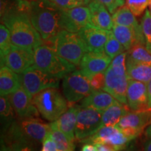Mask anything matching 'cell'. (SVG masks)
Here are the masks:
<instances>
[{
	"label": "cell",
	"mask_w": 151,
	"mask_h": 151,
	"mask_svg": "<svg viewBox=\"0 0 151 151\" xmlns=\"http://www.w3.org/2000/svg\"><path fill=\"white\" fill-rule=\"evenodd\" d=\"M61 58L69 63L79 67L85 54L89 52L88 47L78 33L62 29L52 40L46 42Z\"/></svg>",
	"instance_id": "cell-3"
},
{
	"label": "cell",
	"mask_w": 151,
	"mask_h": 151,
	"mask_svg": "<svg viewBox=\"0 0 151 151\" xmlns=\"http://www.w3.org/2000/svg\"><path fill=\"white\" fill-rule=\"evenodd\" d=\"M32 101L43 118L55 122L69 109V102L58 88H50L35 94Z\"/></svg>",
	"instance_id": "cell-4"
},
{
	"label": "cell",
	"mask_w": 151,
	"mask_h": 151,
	"mask_svg": "<svg viewBox=\"0 0 151 151\" xmlns=\"http://www.w3.org/2000/svg\"><path fill=\"white\" fill-rule=\"evenodd\" d=\"M37 143L23 137L1 134V151H37Z\"/></svg>",
	"instance_id": "cell-24"
},
{
	"label": "cell",
	"mask_w": 151,
	"mask_h": 151,
	"mask_svg": "<svg viewBox=\"0 0 151 151\" xmlns=\"http://www.w3.org/2000/svg\"><path fill=\"white\" fill-rule=\"evenodd\" d=\"M144 151H151V139L148 138V139L146 140L143 145Z\"/></svg>",
	"instance_id": "cell-43"
},
{
	"label": "cell",
	"mask_w": 151,
	"mask_h": 151,
	"mask_svg": "<svg viewBox=\"0 0 151 151\" xmlns=\"http://www.w3.org/2000/svg\"><path fill=\"white\" fill-rule=\"evenodd\" d=\"M95 146L97 147V151H118L116 150L111 145L107 144V143H96Z\"/></svg>",
	"instance_id": "cell-40"
},
{
	"label": "cell",
	"mask_w": 151,
	"mask_h": 151,
	"mask_svg": "<svg viewBox=\"0 0 151 151\" xmlns=\"http://www.w3.org/2000/svg\"><path fill=\"white\" fill-rule=\"evenodd\" d=\"M109 32V30L102 29L89 24L78 33L84 41L89 51L104 52V46Z\"/></svg>",
	"instance_id": "cell-18"
},
{
	"label": "cell",
	"mask_w": 151,
	"mask_h": 151,
	"mask_svg": "<svg viewBox=\"0 0 151 151\" xmlns=\"http://www.w3.org/2000/svg\"><path fill=\"white\" fill-rule=\"evenodd\" d=\"M141 24L146 41V47L151 53V14L148 9L145 11Z\"/></svg>",
	"instance_id": "cell-34"
},
{
	"label": "cell",
	"mask_w": 151,
	"mask_h": 151,
	"mask_svg": "<svg viewBox=\"0 0 151 151\" xmlns=\"http://www.w3.org/2000/svg\"><path fill=\"white\" fill-rule=\"evenodd\" d=\"M29 11V0H14L10 5L1 0V22L10 31L12 44L35 49L42 44L43 39L32 23Z\"/></svg>",
	"instance_id": "cell-1"
},
{
	"label": "cell",
	"mask_w": 151,
	"mask_h": 151,
	"mask_svg": "<svg viewBox=\"0 0 151 151\" xmlns=\"http://www.w3.org/2000/svg\"><path fill=\"white\" fill-rule=\"evenodd\" d=\"M77 1H78V2H80L83 6H86L89 4L92 0H77Z\"/></svg>",
	"instance_id": "cell-45"
},
{
	"label": "cell",
	"mask_w": 151,
	"mask_h": 151,
	"mask_svg": "<svg viewBox=\"0 0 151 151\" xmlns=\"http://www.w3.org/2000/svg\"><path fill=\"white\" fill-rule=\"evenodd\" d=\"M150 0H126V4L135 16H140L146 10Z\"/></svg>",
	"instance_id": "cell-35"
},
{
	"label": "cell",
	"mask_w": 151,
	"mask_h": 151,
	"mask_svg": "<svg viewBox=\"0 0 151 151\" xmlns=\"http://www.w3.org/2000/svg\"><path fill=\"white\" fill-rule=\"evenodd\" d=\"M112 32L126 50H129L135 44H142L146 46L143 29L141 31H136L127 26L114 24Z\"/></svg>",
	"instance_id": "cell-19"
},
{
	"label": "cell",
	"mask_w": 151,
	"mask_h": 151,
	"mask_svg": "<svg viewBox=\"0 0 151 151\" xmlns=\"http://www.w3.org/2000/svg\"><path fill=\"white\" fill-rule=\"evenodd\" d=\"M99 1L103 5H104L108 9L110 14H114L116 11L119 7L122 6L121 3L119 1V0H96Z\"/></svg>",
	"instance_id": "cell-38"
},
{
	"label": "cell",
	"mask_w": 151,
	"mask_h": 151,
	"mask_svg": "<svg viewBox=\"0 0 151 151\" xmlns=\"http://www.w3.org/2000/svg\"><path fill=\"white\" fill-rule=\"evenodd\" d=\"M147 90H148V98L149 107L151 109V78L147 83Z\"/></svg>",
	"instance_id": "cell-42"
},
{
	"label": "cell",
	"mask_w": 151,
	"mask_h": 151,
	"mask_svg": "<svg viewBox=\"0 0 151 151\" xmlns=\"http://www.w3.org/2000/svg\"><path fill=\"white\" fill-rule=\"evenodd\" d=\"M62 9H70L78 6H83L77 0H50Z\"/></svg>",
	"instance_id": "cell-37"
},
{
	"label": "cell",
	"mask_w": 151,
	"mask_h": 151,
	"mask_svg": "<svg viewBox=\"0 0 151 151\" xmlns=\"http://www.w3.org/2000/svg\"><path fill=\"white\" fill-rule=\"evenodd\" d=\"M81 151H97V147L93 143H87L83 146Z\"/></svg>",
	"instance_id": "cell-41"
},
{
	"label": "cell",
	"mask_w": 151,
	"mask_h": 151,
	"mask_svg": "<svg viewBox=\"0 0 151 151\" xmlns=\"http://www.w3.org/2000/svg\"><path fill=\"white\" fill-rule=\"evenodd\" d=\"M112 59L104 52L89 51L81 60L80 70L90 78L96 73L105 72L110 66Z\"/></svg>",
	"instance_id": "cell-15"
},
{
	"label": "cell",
	"mask_w": 151,
	"mask_h": 151,
	"mask_svg": "<svg viewBox=\"0 0 151 151\" xmlns=\"http://www.w3.org/2000/svg\"><path fill=\"white\" fill-rule=\"evenodd\" d=\"M12 46L11 41V34L8 27L3 23L0 25V55L1 60L8 53Z\"/></svg>",
	"instance_id": "cell-32"
},
{
	"label": "cell",
	"mask_w": 151,
	"mask_h": 151,
	"mask_svg": "<svg viewBox=\"0 0 151 151\" xmlns=\"http://www.w3.org/2000/svg\"><path fill=\"white\" fill-rule=\"evenodd\" d=\"M127 75L129 79L148 83L151 78V65L132 61L127 58Z\"/></svg>",
	"instance_id": "cell-26"
},
{
	"label": "cell",
	"mask_w": 151,
	"mask_h": 151,
	"mask_svg": "<svg viewBox=\"0 0 151 151\" xmlns=\"http://www.w3.org/2000/svg\"><path fill=\"white\" fill-rule=\"evenodd\" d=\"M89 24H91V15L88 7L78 6L70 9H64L62 11V29L78 33Z\"/></svg>",
	"instance_id": "cell-13"
},
{
	"label": "cell",
	"mask_w": 151,
	"mask_h": 151,
	"mask_svg": "<svg viewBox=\"0 0 151 151\" xmlns=\"http://www.w3.org/2000/svg\"><path fill=\"white\" fill-rule=\"evenodd\" d=\"M34 65L44 72L63 78L67 73L76 70V66L61 58L51 46L42 44L34 49Z\"/></svg>",
	"instance_id": "cell-5"
},
{
	"label": "cell",
	"mask_w": 151,
	"mask_h": 151,
	"mask_svg": "<svg viewBox=\"0 0 151 151\" xmlns=\"http://www.w3.org/2000/svg\"><path fill=\"white\" fill-rule=\"evenodd\" d=\"M120 151H135L134 149H132V148H125V149H123V150H120Z\"/></svg>",
	"instance_id": "cell-46"
},
{
	"label": "cell",
	"mask_w": 151,
	"mask_h": 151,
	"mask_svg": "<svg viewBox=\"0 0 151 151\" xmlns=\"http://www.w3.org/2000/svg\"><path fill=\"white\" fill-rule=\"evenodd\" d=\"M63 10L50 0H30V19L43 41L52 40L62 30Z\"/></svg>",
	"instance_id": "cell-2"
},
{
	"label": "cell",
	"mask_w": 151,
	"mask_h": 151,
	"mask_svg": "<svg viewBox=\"0 0 151 151\" xmlns=\"http://www.w3.org/2000/svg\"><path fill=\"white\" fill-rule=\"evenodd\" d=\"M151 124V109L128 112L120 119L118 127L132 140L141 134L146 126Z\"/></svg>",
	"instance_id": "cell-11"
},
{
	"label": "cell",
	"mask_w": 151,
	"mask_h": 151,
	"mask_svg": "<svg viewBox=\"0 0 151 151\" xmlns=\"http://www.w3.org/2000/svg\"><path fill=\"white\" fill-rule=\"evenodd\" d=\"M113 23L120 25L127 26L131 27L136 31H141V24L138 23L134 14L132 12L127 5H123L116 11L112 15Z\"/></svg>",
	"instance_id": "cell-27"
},
{
	"label": "cell",
	"mask_w": 151,
	"mask_h": 151,
	"mask_svg": "<svg viewBox=\"0 0 151 151\" xmlns=\"http://www.w3.org/2000/svg\"><path fill=\"white\" fill-rule=\"evenodd\" d=\"M117 101L116 98L105 90H93L88 97L81 100L80 106L104 111Z\"/></svg>",
	"instance_id": "cell-22"
},
{
	"label": "cell",
	"mask_w": 151,
	"mask_h": 151,
	"mask_svg": "<svg viewBox=\"0 0 151 151\" xmlns=\"http://www.w3.org/2000/svg\"><path fill=\"white\" fill-rule=\"evenodd\" d=\"M88 6L91 15V24L102 29L110 31L113 29L112 16L106 7L96 0H92Z\"/></svg>",
	"instance_id": "cell-20"
},
{
	"label": "cell",
	"mask_w": 151,
	"mask_h": 151,
	"mask_svg": "<svg viewBox=\"0 0 151 151\" xmlns=\"http://www.w3.org/2000/svg\"><path fill=\"white\" fill-rule=\"evenodd\" d=\"M106 84L104 90L113 95L118 101L127 104V91L129 78L127 75L116 74L110 66L105 72Z\"/></svg>",
	"instance_id": "cell-17"
},
{
	"label": "cell",
	"mask_w": 151,
	"mask_h": 151,
	"mask_svg": "<svg viewBox=\"0 0 151 151\" xmlns=\"http://www.w3.org/2000/svg\"><path fill=\"white\" fill-rule=\"evenodd\" d=\"M50 125V135L56 143L58 151H74V143L68 139L65 134L58 127L55 122H52Z\"/></svg>",
	"instance_id": "cell-29"
},
{
	"label": "cell",
	"mask_w": 151,
	"mask_h": 151,
	"mask_svg": "<svg viewBox=\"0 0 151 151\" xmlns=\"http://www.w3.org/2000/svg\"><path fill=\"white\" fill-rule=\"evenodd\" d=\"M146 135L148 138H150V139H151V124L148 126V127L146 128Z\"/></svg>",
	"instance_id": "cell-44"
},
{
	"label": "cell",
	"mask_w": 151,
	"mask_h": 151,
	"mask_svg": "<svg viewBox=\"0 0 151 151\" xmlns=\"http://www.w3.org/2000/svg\"><path fill=\"white\" fill-rule=\"evenodd\" d=\"M7 97L19 118H39L40 113L34 104L32 97L22 86Z\"/></svg>",
	"instance_id": "cell-14"
},
{
	"label": "cell",
	"mask_w": 151,
	"mask_h": 151,
	"mask_svg": "<svg viewBox=\"0 0 151 151\" xmlns=\"http://www.w3.org/2000/svg\"><path fill=\"white\" fill-rule=\"evenodd\" d=\"M50 132V124H47L39 118H18L1 132L21 137L39 144L43 141Z\"/></svg>",
	"instance_id": "cell-6"
},
{
	"label": "cell",
	"mask_w": 151,
	"mask_h": 151,
	"mask_svg": "<svg viewBox=\"0 0 151 151\" xmlns=\"http://www.w3.org/2000/svg\"><path fill=\"white\" fill-rule=\"evenodd\" d=\"M132 141L127 137L117 125L105 126L91 137L81 141L84 143H103L111 145L118 151L127 148L129 142Z\"/></svg>",
	"instance_id": "cell-10"
},
{
	"label": "cell",
	"mask_w": 151,
	"mask_h": 151,
	"mask_svg": "<svg viewBox=\"0 0 151 151\" xmlns=\"http://www.w3.org/2000/svg\"><path fill=\"white\" fill-rule=\"evenodd\" d=\"M127 58L138 63L151 65V53L144 45H134L128 50Z\"/></svg>",
	"instance_id": "cell-30"
},
{
	"label": "cell",
	"mask_w": 151,
	"mask_h": 151,
	"mask_svg": "<svg viewBox=\"0 0 151 151\" xmlns=\"http://www.w3.org/2000/svg\"><path fill=\"white\" fill-rule=\"evenodd\" d=\"M62 91L69 104L73 105L93 91L89 77L80 69L67 73L62 81Z\"/></svg>",
	"instance_id": "cell-8"
},
{
	"label": "cell",
	"mask_w": 151,
	"mask_h": 151,
	"mask_svg": "<svg viewBox=\"0 0 151 151\" xmlns=\"http://www.w3.org/2000/svg\"><path fill=\"white\" fill-rule=\"evenodd\" d=\"M80 109V105H71L65 113L55 121L58 127L65 134L68 139L73 143H74L76 140V124Z\"/></svg>",
	"instance_id": "cell-21"
},
{
	"label": "cell",
	"mask_w": 151,
	"mask_h": 151,
	"mask_svg": "<svg viewBox=\"0 0 151 151\" xmlns=\"http://www.w3.org/2000/svg\"><path fill=\"white\" fill-rule=\"evenodd\" d=\"M105 72L96 73L90 78V84L93 90H104L106 84Z\"/></svg>",
	"instance_id": "cell-36"
},
{
	"label": "cell",
	"mask_w": 151,
	"mask_h": 151,
	"mask_svg": "<svg viewBox=\"0 0 151 151\" xmlns=\"http://www.w3.org/2000/svg\"><path fill=\"white\" fill-rule=\"evenodd\" d=\"M119 1H120V2L121 3V4L122 6L124 5V3H125V0H119Z\"/></svg>",
	"instance_id": "cell-47"
},
{
	"label": "cell",
	"mask_w": 151,
	"mask_h": 151,
	"mask_svg": "<svg viewBox=\"0 0 151 151\" xmlns=\"http://www.w3.org/2000/svg\"><path fill=\"white\" fill-rule=\"evenodd\" d=\"M149 11H150V13L151 14V0L150 1V4H149Z\"/></svg>",
	"instance_id": "cell-48"
},
{
	"label": "cell",
	"mask_w": 151,
	"mask_h": 151,
	"mask_svg": "<svg viewBox=\"0 0 151 151\" xmlns=\"http://www.w3.org/2000/svg\"><path fill=\"white\" fill-rule=\"evenodd\" d=\"M0 113L1 132L9 127L18 118L17 113L7 96H1L0 97Z\"/></svg>",
	"instance_id": "cell-28"
},
{
	"label": "cell",
	"mask_w": 151,
	"mask_h": 151,
	"mask_svg": "<svg viewBox=\"0 0 151 151\" xmlns=\"http://www.w3.org/2000/svg\"><path fill=\"white\" fill-rule=\"evenodd\" d=\"M35 64L34 49L22 48L12 44L8 53L1 60V67L6 66L20 74Z\"/></svg>",
	"instance_id": "cell-12"
},
{
	"label": "cell",
	"mask_w": 151,
	"mask_h": 151,
	"mask_svg": "<svg viewBox=\"0 0 151 151\" xmlns=\"http://www.w3.org/2000/svg\"><path fill=\"white\" fill-rule=\"evenodd\" d=\"M129 111L130 109L127 104L117 101L102 112L101 128L105 126L116 125L120 119Z\"/></svg>",
	"instance_id": "cell-25"
},
{
	"label": "cell",
	"mask_w": 151,
	"mask_h": 151,
	"mask_svg": "<svg viewBox=\"0 0 151 151\" xmlns=\"http://www.w3.org/2000/svg\"><path fill=\"white\" fill-rule=\"evenodd\" d=\"M127 52H123L112 60L110 67L116 74L119 76L127 75Z\"/></svg>",
	"instance_id": "cell-33"
},
{
	"label": "cell",
	"mask_w": 151,
	"mask_h": 151,
	"mask_svg": "<svg viewBox=\"0 0 151 151\" xmlns=\"http://www.w3.org/2000/svg\"><path fill=\"white\" fill-rule=\"evenodd\" d=\"M127 102L132 111L151 109L148 104L146 83L129 79L127 91Z\"/></svg>",
	"instance_id": "cell-16"
},
{
	"label": "cell",
	"mask_w": 151,
	"mask_h": 151,
	"mask_svg": "<svg viewBox=\"0 0 151 151\" xmlns=\"http://www.w3.org/2000/svg\"><path fill=\"white\" fill-rule=\"evenodd\" d=\"M19 75L22 88L31 97L47 88H58L62 79L60 77L44 72L35 65Z\"/></svg>",
	"instance_id": "cell-7"
},
{
	"label": "cell",
	"mask_w": 151,
	"mask_h": 151,
	"mask_svg": "<svg viewBox=\"0 0 151 151\" xmlns=\"http://www.w3.org/2000/svg\"><path fill=\"white\" fill-rule=\"evenodd\" d=\"M124 46L120 43L113 35L112 30H110L109 35L104 46V52L111 59L125 51Z\"/></svg>",
	"instance_id": "cell-31"
},
{
	"label": "cell",
	"mask_w": 151,
	"mask_h": 151,
	"mask_svg": "<svg viewBox=\"0 0 151 151\" xmlns=\"http://www.w3.org/2000/svg\"><path fill=\"white\" fill-rule=\"evenodd\" d=\"M102 112L90 107L81 106L76 124V140L81 142L100 129Z\"/></svg>",
	"instance_id": "cell-9"
},
{
	"label": "cell",
	"mask_w": 151,
	"mask_h": 151,
	"mask_svg": "<svg viewBox=\"0 0 151 151\" xmlns=\"http://www.w3.org/2000/svg\"><path fill=\"white\" fill-rule=\"evenodd\" d=\"M22 86L20 75L6 66L0 69V94L7 96L16 92Z\"/></svg>",
	"instance_id": "cell-23"
},
{
	"label": "cell",
	"mask_w": 151,
	"mask_h": 151,
	"mask_svg": "<svg viewBox=\"0 0 151 151\" xmlns=\"http://www.w3.org/2000/svg\"><path fill=\"white\" fill-rule=\"evenodd\" d=\"M42 144L43 146L41 151H58L56 143L52 139L50 133L43 141Z\"/></svg>",
	"instance_id": "cell-39"
}]
</instances>
